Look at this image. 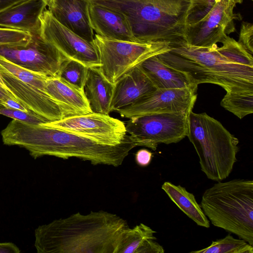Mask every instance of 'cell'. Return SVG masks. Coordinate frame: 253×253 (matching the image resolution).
I'll return each instance as SVG.
<instances>
[{"label": "cell", "mask_w": 253, "mask_h": 253, "mask_svg": "<svg viewBox=\"0 0 253 253\" xmlns=\"http://www.w3.org/2000/svg\"><path fill=\"white\" fill-rule=\"evenodd\" d=\"M4 145H16L28 150L34 159L51 156L68 159L75 157L93 165L121 166L135 143L129 135L116 145L100 144L76 133L13 120L1 131Z\"/></svg>", "instance_id": "obj_1"}, {"label": "cell", "mask_w": 253, "mask_h": 253, "mask_svg": "<svg viewBox=\"0 0 253 253\" xmlns=\"http://www.w3.org/2000/svg\"><path fill=\"white\" fill-rule=\"evenodd\" d=\"M129 226L124 219L103 211L77 212L35 230L38 253H117Z\"/></svg>", "instance_id": "obj_2"}, {"label": "cell", "mask_w": 253, "mask_h": 253, "mask_svg": "<svg viewBox=\"0 0 253 253\" xmlns=\"http://www.w3.org/2000/svg\"><path fill=\"white\" fill-rule=\"evenodd\" d=\"M125 16L139 42L187 43L188 21L197 0H91Z\"/></svg>", "instance_id": "obj_3"}, {"label": "cell", "mask_w": 253, "mask_h": 253, "mask_svg": "<svg viewBox=\"0 0 253 253\" xmlns=\"http://www.w3.org/2000/svg\"><path fill=\"white\" fill-rule=\"evenodd\" d=\"M217 47L185 43L158 56L167 65L184 73L195 85L213 84L226 92L253 90V67L230 62Z\"/></svg>", "instance_id": "obj_4"}, {"label": "cell", "mask_w": 253, "mask_h": 253, "mask_svg": "<svg viewBox=\"0 0 253 253\" xmlns=\"http://www.w3.org/2000/svg\"><path fill=\"white\" fill-rule=\"evenodd\" d=\"M200 206L214 226L253 246V181H218L205 190Z\"/></svg>", "instance_id": "obj_5"}, {"label": "cell", "mask_w": 253, "mask_h": 253, "mask_svg": "<svg viewBox=\"0 0 253 253\" xmlns=\"http://www.w3.org/2000/svg\"><path fill=\"white\" fill-rule=\"evenodd\" d=\"M187 137L198 154L202 171L209 179L218 182L230 175L237 161L239 140L219 121L206 113L192 111Z\"/></svg>", "instance_id": "obj_6"}, {"label": "cell", "mask_w": 253, "mask_h": 253, "mask_svg": "<svg viewBox=\"0 0 253 253\" xmlns=\"http://www.w3.org/2000/svg\"><path fill=\"white\" fill-rule=\"evenodd\" d=\"M93 43L98 54L99 70L113 84L146 59L171 50L166 43L120 41L96 34Z\"/></svg>", "instance_id": "obj_7"}, {"label": "cell", "mask_w": 253, "mask_h": 253, "mask_svg": "<svg viewBox=\"0 0 253 253\" xmlns=\"http://www.w3.org/2000/svg\"><path fill=\"white\" fill-rule=\"evenodd\" d=\"M190 113H159L132 118L125 125L126 131L136 146L155 151L160 143H175L187 136Z\"/></svg>", "instance_id": "obj_8"}, {"label": "cell", "mask_w": 253, "mask_h": 253, "mask_svg": "<svg viewBox=\"0 0 253 253\" xmlns=\"http://www.w3.org/2000/svg\"><path fill=\"white\" fill-rule=\"evenodd\" d=\"M236 4L227 0H215L209 8L195 9L190 15L187 25V44L211 47L234 32V12Z\"/></svg>", "instance_id": "obj_9"}, {"label": "cell", "mask_w": 253, "mask_h": 253, "mask_svg": "<svg viewBox=\"0 0 253 253\" xmlns=\"http://www.w3.org/2000/svg\"><path fill=\"white\" fill-rule=\"evenodd\" d=\"M31 35V40L25 46H0V55L29 71L57 76L61 65L68 59L45 40L41 32Z\"/></svg>", "instance_id": "obj_10"}, {"label": "cell", "mask_w": 253, "mask_h": 253, "mask_svg": "<svg viewBox=\"0 0 253 253\" xmlns=\"http://www.w3.org/2000/svg\"><path fill=\"white\" fill-rule=\"evenodd\" d=\"M41 125L71 132L108 145L119 144L128 135L123 122L97 113L70 116Z\"/></svg>", "instance_id": "obj_11"}, {"label": "cell", "mask_w": 253, "mask_h": 253, "mask_svg": "<svg viewBox=\"0 0 253 253\" xmlns=\"http://www.w3.org/2000/svg\"><path fill=\"white\" fill-rule=\"evenodd\" d=\"M41 35L67 59L87 67H99L98 54L93 42H88L59 22L46 8L41 16Z\"/></svg>", "instance_id": "obj_12"}, {"label": "cell", "mask_w": 253, "mask_h": 253, "mask_svg": "<svg viewBox=\"0 0 253 253\" xmlns=\"http://www.w3.org/2000/svg\"><path fill=\"white\" fill-rule=\"evenodd\" d=\"M197 88L156 89L134 103L115 112L127 119L153 114L190 113L197 99Z\"/></svg>", "instance_id": "obj_13"}, {"label": "cell", "mask_w": 253, "mask_h": 253, "mask_svg": "<svg viewBox=\"0 0 253 253\" xmlns=\"http://www.w3.org/2000/svg\"><path fill=\"white\" fill-rule=\"evenodd\" d=\"M0 73L9 91L18 102L49 122L79 115L57 102L44 91L21 81L0 65Z\"/></svg>", "instance_id": "obj_14"}, {"label": "cell", "mask_w": 253, "mask_h": 253, "mask_svg": "<svg viewBox=\"0 0 253 253\" xmlns=\"http://www.w3.org/2000/svg\"><path fill=\"white\" fill-rule=\"evenodd\" d=\"M88 0H47V9L61 24L83 39L93 42Z\"/></svg>", "instance_id": "obj_15"}, {"label": "cell", "mask_w": 253, "mask_h": 253, "mask_svg": "<svg viewBox=\"0 0 253 253\" xmlns=\"http://www.w3.org/2000/svg\"><path fill=\"white\" fill-rule=\"evenodd\" d=\"M88 14L91 27L96 34L111 39L139 42L133 36L127 18L121 13L89 2Z\"/></svg>", "instance_id": "obj_16"}, {"label": "cell", "mask_w": 253, "mask_h": 253, "mask_svg": "<svg viewBox=\"0 0 253 253\" xmlns=\"http://www.w3.org/2000/svg\"><path fill=\"white\" fill-rule=\"evenodd\" d=\"M156 89L140 65H137L114 84L110 111L129 106Z\"/></svg>", "instance_id": "obj_17"}, {"label": "cell", "mask_w": 253, "mask_h": 253, "mask_svg": "<svg viewBox=\"0 0 253 253\" xmlns=\"http://www.w3.org/2000/svg\"><path fill=\"white\" fill-rule=\"evenodd\" d=\"M46 0H26L0 12V27L33 34L41 32V16Z\"/></svg>", "instance_id": "obj_18"}, {"label": "cell", "mask_w": 253, "mask_h": 253, "mask_svg": "<svg viewBox=\"0 0 253 253\" xmlns=\"http://www.w3.org/2000/svg\"><path fill=\"white\" fill-rule=\"evenodd\" d=\"M139 65L156 89L198 87L184 73L167 65L158 55Z\"/></svg>", "instance_id": "obj_19"}, {"label": "cell", "mask_w": 253, "mask_h": 253, "mask_svg": "<svg viewBox=\"0 0 253 253\" xmlns=\"http://www.w3.org/2000/svg\"><path fill=\"white\" fill-rule=\"evenodd\" d=\"M114 88L99 67H88L84 92L93 113L109 115Z\"/></svg>", "instance_id": "obj_20"}, {"label": "cell", "mask_w": 253, "mask_h": 253, "mask_svg": "<svg viewBox=\"0 0 253 253\" xmlns=\"http://www.w3.org/2000/svg\"><path fill=\"white\" fill-rule=\"evenodd\" d=\"M45 91L52 98L79 115L92 113L84 91L71 85L58 76L47 78Z\"/></svg>", "instance_id": "obj_21"}, {"label": "cell", "mask_w": 253, "mask_h": 253, "mask_svg": "<svg viewBox=\"0 0 253 253\" xmlns=\"http://www.w3.org/2000/svg\"><path fill=\"white\" fill-rule=\"evenodd\" d=\"M162 189L177 207L198 225L205 228L210 227L209 219L192 193L180 185H175L169 181L163 184Z\"/></svg>", "instance_id": "obj_22"}, {"label": "cell", "mask_w": 253, "mask_h": 253, "mask_svg": "<svg viewBox=\"0 0 253 253\" xmlns=\"http://www.w3.org/2000/svg\"><path fill=\"white\" fill-rule=\"evenodd\" d=\"M156 232L142 223L133 228H128L121 240L117 253H138L147 241L156 240L154 235Z\"/></svg>", "instance_id": "obj_23"}, {"label": "cell", "mask_w": 253, "mask_h": 253, "mask_svg": "<svg viewBox=\"0 0 253 253\" xmlns=\"http://www.w3.org/2000/svg\"><path fill=\"white\" fill-rule=\"evenodd\" d=\"M220 104L241 119L253 113V90L226 92Z\"/></svg>", "instance_id": "obj_24"}, {"label": "cell", "mask_w": 253, "mask_h": 253, "mask_svg": "<svg viewBox=\"0 0 253 253\" xmlns=\"http://www.w3.org/2000/svg\"><path fill=\"white\" fill-rule=\"evenodd\" d=\"M191 253H253V246L242 239L228 234L224 238L212 241L209 247Z\"/></svg>", "instance_id": "obj_25"}, {"label": "cell", "mask_w": 253, "mask_h": 253, "mask_svg": "<svg viewBox=\"0 0 253 253\" xmlns=\"http://www.w3.org/2000/svg\"><path fill=\"white\" fill-rule=\"evenodd\" d=\"M88 67L68 59L61 65L57 76L76 88L84 91Z\"/></svg>", "instance_id": "obj_26"}, {"label": "cell", "mask_w": 253, "mask_h": 253, "mask_svg": "<svg viewBox=\"0 0 253 253\" xmlns=\"http://www.w3.org/2000/svg\"><path fill=\"white\" fill-rule=\"evenodd\" d=\"M217 47L218 52L230 62L253 67V56L234 39L227 36Z\"/></svg>", "instance_id": "obj_27"}, {"label": "cell", "mask_w": 253, "mask_h": 253, "mask_svg": "<svg viewBox=\"0 0 253 253\" xmlns=\"http://www.w3.org/2000/svg\"><path fill=\"white\" fill-rule=\"evenodd\" d=\"M0 65L21 81L45 92V82L48 76L29 71L12 63L0 55Z\"/></svg>", "instance_id": "obj_28"}, {"label": "cell", "mask_w": 253, "mask_h": 253, "mask_svg": "<svg viewBox=\"0 0 253 253\" xmlns=\"http://www.w3.org/2000/svg\"><path fill=\"white\" fill-rule=\"evenodd\" d=\"M31 39V35L28 32L0 27V46H25Z\"/></svg>", "instance_id": "obj_29"}, {"label": "cell", "mask_w": 253, "mask_h": 253, "mask_svg": "<svg viewBox=\"0 0 253 253\" xmlns=\"http://www.w3.org/2000/svg\"><path fill=\"white\" fill-rule=\"evenodd\" d=\"M0 114L31 124L41 125L49 122L48 120L31 111L25 112L16 109L5 107L1 105H0Z\"/></svg>", "instance_id": "obj_30"}, {"label": "cell", "mask_w": 253, "mask_h": 253, "mask_svg": "<svg viewBox=\"0 0 253 253\" xmlns=\"http://www.w3.org/2000/svg\"><path fill=\"white\" fill-rule=\"evenodd\" d=\"M249 53L253 54V25L248 22L242 23L237 41Z\"/></svg>", "instance_id": "obj_31"}, {"label": "cell", "mask_w": 253, "mask_h": 253, "mask_svg": "<svg viewBox=\"0 0 253 253\" xmlns=\"http://www.w3.org/2000/svg\"><path fill=\"white\" fill-rule=\"evenodd\" d=\"M152 158L153 153L146 149L138 150L135 155L136 164L141 167L148 166L150 164Z\"/></svg>", "instance_id": "obj_32"}, {"label": "cell", "mask_w": 253, "mask_h": 253, "mask_svg": "<svg viewBox=\"0 0 253 253\" xmlns=\"http://www.w3.org/2000/svg\"><path fill=\"white\" fill-rule=\"evenodd\" d=\"M155 240L150 239L147 241L138 253H164L165 251L163 246Z\"/></svg>", "instance_id": "obj_33"}, {"label": "cell", "mask_w": 253, "mask_h": 253, "mask_svg": "<svg viewBox=\"0 0 253 253\" xmlns=\"http://www.w3.org/2000/svg\"><path fill=\"white\" fill-rule=\"evenodd\" d=\"M19 248L12 242H0V253H19Z\"/></svg>", "instance_id": "obj_34"}, {"label": "cell", "mask_w": 253, "mask_h": 253, "mask_svg": "<svg viewBox=\"0 0 253 253\" xmlns=\"http://www.w3.org/2000/svg\"><path fill=\"white\" fill-rule=\"evenodd\" d=\"M24 0H0V12Z\"/></svg>", "instance_id": "obj_35"}, {"label": "cell", "mask_w": 253, "mask_h": 253, "mask_svg": "<svg viewBox=\"0 0 253 253\" xmlns=\"http://www.w3.org/2000/svg\"><path fill=\"white\" fill-rule=\"evenodd\" d=\"M11 98L16 100L11 93L0 86V99L5 101Z\"/></svg>", "instance_id": "obj_36"}, {"label": "cell", "mask_w": 253, "mask_h": 253, "mask_svg": "<svg viewBox=\"0 0 253 253\" xmlns=\"http://www.w3.org/2000/svg\"><path fill=\"white\" fill-rule=\"evenodd\" d=\"M0 86L2 88H3V89L7 90L8 91H9V90H8V88L7 87L6 85L5 84H4L2 79V77H1V76L0 75Z\"/></svg>", "instance_id": "obj_37"}, {"label": "cell", "mask_w": 253, "mask_h": 253, "mask_svg": "<svg viewBox=\"0 0 253 253\" xmlns=\"http://www.w3.org/2000/svg\"><path fill=\"white\" fill-rule=\"evenodd\" d=\"M206 3V7L210 8L211 7L215 2V0H204Z\"/></svg>", "instance_id": "obj_38"}, {"label": "cell", "mask_w": 253, "mask_h": 253, "mask_svg": "<svg viewBox=\"0 0 253 253\" xmlns=\"http://www.w3.org/2000/svg\"><path fill=\"white\" fill-rule=\"evenodd\" d=\"M229 2H231L235 4H241L243 2V0H227Z\"/></svg>", "instance_id": "obj_39"}, {"label": "cell", "mask_w": 253, "mask_h": 253, "mask_svg": "<svg viewBox=\"0 0 253 253\" xmlns=\"http://www.w3.org/2000/svg\"><path fill=\"white\" fill-rule=\"evenodd\" d=\"M197 0L198 1L199 5H202L206 3L204 0Z\"/></svg>", "instance_id": "obj_40"}, {"label": "cell", "mask_w": 253, "mask_h": 253, "mask_svg": "<svg viewBox=\"0 0 253 253\" xmlns=\"http://www.w3.org/2000/svg\"></svg>", "instance_id": "obj_41"}]
</instances>
